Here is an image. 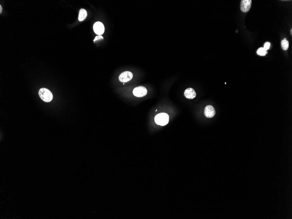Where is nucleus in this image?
Instances as JSON below:
<instances>
[{"label": "nucleus", "instance_id": "15", "mask_svg": "<svg viewBox=\"0 0 292 219\" xmlns=\"http://www.w3.org/2000/svg\"><path fill=\"white\" fill-rule=\"evenodd\" d=\"M292 29H291V35L292 34Z\"/></svg>", "mask_w": 292, "mask_h": 219}, {"label": "nucleus", "instance_id": "6", "mask_svg": "<svg viewBox=\"0 0 292 219\" xmlns=\"http://www.w3.org/2000/svg\"><path fill=\"white\" fill-rule=\"evenodd\" d=\"M94 31L96 34L101 35L105 31V27L102 23L97 22L94 25Z\"/></svg>", "mask_w": 292, "mask_h": 219}, {"label": "nucleus", "instance_id": "10", "mask_svg": "<svg viewBox=\"0 0 292 219\" xmlns=\"http://www.w3.org/2000/svg\"><path fill=\"white\" fill-rule=\"evenodd\" d=\"M281 47L284 50H287L289 47V42L286 40H284L281 41Z\"/></svg>", "mask_w": 292, "mask_h": 219}, {"label": "nucleus", "instance_id": "14", "mask_svg": "<svg viewBox=\"0 0 292 219\" xmlns=\"http://www.w3.org/2000/svg\"><path fill=\"white\" fill-rule=\"evenodd\" d=\"M0 8H1V11H0V13H1L2 12V8L1 6V5H0Z\"/></svg>", "mask_w": 292, "mask_h": 219}, {"label": "nucleus", "instance_id": "4", "mask_svg": "<svg viewBox=\"0 0 292 219\" xmlns=\"http://www.w3.org/2000/svg\"><path fill=\"white\" fill-rule=\"evenodd\" d=\"M147 93V89L144 86H139L134 88L133 90V94L137 97H143L145 96Z\"/></svg>", "mask_w": 292, "mask_h": 219}, {"label": "nucleus", "instance_id": "2", "mask_svg": "<svg viewBox=\"0 0 292 219\" xmlns=\"http://www.w3.org/2000/svg\"><path fill=\"white\" fill-rule=\"evenodd\" d=\"M155 122L157 124L161 126L166 125L169 123V116L167 113H161L156 116Z\"/></svg>", "mask_w": 292, "mask_h": 219}, {"label": "nucleus", "instance_id": "1", "mask_svg": "<svg viewBox=\"0 0 292 219\" xmlns=\"http://www.w3.org/2000/svg\"><path fill=\"white\" fill-rule=\"evenodd\" d=\"M39 95L41 99L45 102H49L53 98L52 93L46 88H42L39 90Z\"/></svg>", "mask_w": 292, "mask_h": 219}, {"label": "nucleus", "instance_id": "9", "mask_svg": "<svg viewBox=\"0 0 292 219\" xmlns=\"http://www.w3.org/2000/svg\"><path fill=\"white\" fill-rule=\"evenodd\" d=\"M87 16V12L86 10L84 8H81L80 10L79 13L78 20L81 22L84 21Z\"/></svg>", "mask_w": 292, "mask_h": 219}, {"label": "nucleus", "instance_id": "11", "mask_svg": "<svg viewBox=\"0 0 292 219\" xmlns=\"http://www.w3.org/2000/svg\"><path fill=\"white\" fill-rule=\"evenodd\" d=\"M257 54L261 56H264L267 54V52L264 49L263 47H261L257 49Z\"/></svg>", "mask_w": 292, "mask_h": 219}, {"label": "nucleus", "instance_id": "3", "mask_svg": "<svg viewBox=\"0 0 292 219\" xmlns=\"http://www.w3.org/2000/svg\"><path fill=\"white\" fill-rule=\"evenodd\" d=\"M133 74L131 72L126 71L122 73L119 75L118 79L119 81L123 83H126L129 82L132 79Z\"/></svg>", "mask_w": 292, "mask_h": 219}, {"label": "nucleus", "instance_id": "8", "mask_svg": "<svg viewBox=\"0 0 292 219\" xmlns=\"http://www.w3.org/2000/svg\"><path fill=\"white\" fill-rule=\"evenodd\" d=\"M184 95L187 98L192 99L196 97V94L193 88H188L185 90L184 92Z\"/></svg>", "mask_w": 292, "mask_h": 219}, {"label": "nucleus", "instance_id": "5", "mask_svg": "<svg viewBox=\"0 0 292 219\" xmlns=\"http://www.w3.org/2000/svg\"><path fill=\"white\" fill-rule=\"evenodd\" d=\"M252 3V0H242L240 5L241 11L245 13L248 12L251 8Z\"/></svg>", "mask_w": 292, "mask_h": 219}, {"label": "nucleus", "instance_id": "12", "mask_svg": "<svg viewBox=\"0 0 292 219\" xmlns=\"http://www.w3.org/2000/svg\"><path fill=\"white\" fill-rule=\"evenodd\" d=\"M270 43L269 42H266V43L264 44V49H265L266 51L269 49L270 48Z\"/></svg>", "mask_w": 292, "mask_h": 219}, {"label": "nucleus", "instance_id": "13", "mask_svg": "<svg viewBox=\"0 0 292 219\" xmlns=\"http://www.w3.org/2000/svg\"><path fill=\"white\" fill-rule=\"evenodd\" d=\"M101 39H104V38L102 35H98V36H96L93 41L95 42L96 41L99 40H100Z\"/></svg>", "mask_w": 292, "mask_h": 219}, {"label": "nucleus", "instance_id": "7", "mask_svg": "<svg viewBox=\"0 0 292 219\" xmlns=\"http://www.w3.org/2000/svg\"><path fill=\"white\" fill-rule=\"evenodd\" d=\"M216 114L214 108L211 105H207L204 110V115L207 118H213Z\"/></svg>", "mask_w": 292, "mask_h": 219}]
</instances>
